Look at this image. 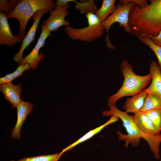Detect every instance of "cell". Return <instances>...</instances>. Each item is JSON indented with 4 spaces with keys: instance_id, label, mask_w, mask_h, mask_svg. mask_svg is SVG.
I'll return each mask as SVG.
<instances>
[{
    "instance_id": "83f0119b",
    "label": "cell",
    "mask_w": 161,
    "mask_h": 161,
    "mask_svg": "<svg viewBox=\"0 0 161 161\" xmlns=\"http://www.w3.org/2000/svg\"><path fill=\"white\" fill-rule=\"evenodd\" d=\"M160 161H161V160H160Z\"/></svg>"
},
{
    "instance_id": "8fae6325",
    "label": "cell",
    "mask_w": 161,
    "mask_h": 161,
    "mask_svg": "<svg viewBox=\"0 0 161 161\" xmlns=\"http://www.w3.org/2000/svg\"><path fill=\"white\" fill-rule=\"evenodd\" d=\"M34 106L29 101L22 100L17 107V120L11 134L12 139L21 140L20 131L22 125L28 115L32 112Z\"/></svg>"
},
{
    "instance_id": "5bb4252c",
    "label": "cell",
    "mask_w": 161,
    "mask_h": 161,
    "mask_svg": "<svg viewBox=\"0 0 161 161\" xmlns=\"http://www.w3.org/2000/svg\"><path fill=\"white\" fill-rule=\"evenodd\" d=\"M132 117L136 126L143 133L152 135L161 134V132L156 129L152 121L142 112L140 111L134 113Z\"/></svg>"
},
{
    "instance_id": "4316f807",
    "label": "cell",
    "mask_w": 161,
    "mask_h": 161,
    "mask_svg": "<svg viewBox=\"0 0 161 161\" xmlns=\"http://www.w3.org/2000/svg\"><path fill=\"white\" fill-rule=\"evenodd\" d=\"M148 37H149L155 44L161 47V32L156 36Z\"/></svg>"
},
{
    "instance_id": "2e32d148",
    "label": "cell",
    "mask_w": 161,
    "mask_h": 161,
    "mask_svg": "<svg viewBox=\"0 0 161 161\" xmlns=\"http://www.w3.org/2000/svg\"><path fill=\"white\" fill-rule=\"evenodd\" d=\"M119 119V118L115 115L111 116L110 119L106 123L94 129L90 130L78 140L69 145L66 147L61 152L63 154L65 152L70 150L77 145L91 138L95 135L100 131L102 129L106 126L113 123L117 121Z\"/></svg>"
},
{
    "instance_id": "9a60e30c",
    "label": "cell",
    "mask_w": 161,
    "mask_h": 161,
    "mask_svg": "<svg viewBox=\"0 0 161 161\" xmlns=\"http://www.w3.org/2000/svg\"><path fill=\"white\" fill-rule=\"evenodd\" d=\"M147 94L143 90L131 97L127 98L124 103L123 108L127 113L140 111L143 108Z\"/></svg>"
},
{
    "instance_id": "cb8c5ba5",
    "label": "cell",
    "mask_w": 161,
    "mask_h": 161,
    "mask_svg": "<svg viewBox=\"0 0 161 161\" xmlns=\"http://www.w3.org/2000/svg\"><path fill=\"white\" fill-rule=\"evenodd\" d=\"M17 0H0V12H4L6 15L12 12Z\"/></svg>"
},
{
    "instance_id": "484cf974",
    "label": "cell",
    "mask_w": 161,
    "mask_h": 161,
    "mask_svg": "<svg viewBox=\"0 0 161 161\" xmlns=\"http://www.w3.org/2000/svg\"><path fill=\"white\" fill-rule=\"evenodd\" d=\"M77 1L75 0H57L55 3L54 9L66 6H69V2Z\"/></svg>"
},
{
    "instance_id": "52a82bcc",
    "label": "cell",
    "mask_w": 161,
    "mask_h": 161,
    "mask_svg": "<svg viewBox=\"0 0 161 161\" xmlns=\"http://www.w3.org/2000/svg\"><path fill=\"white\" fill-rule=\"evenodd\" d=\"M41 27V34L35 47L28 55L17 62L18 66L27 63L30 64L32 69L35 70L38 68L39 63L44 58L43 53L39 54V50L44 46L47 38L52 35L46 26L42 25Z\"/></svg>"
},
{
    "instance_id": "ac0fdd59",
    "label": "cell",
    "mask_w": 161,
    "mask_h": 161,
    "mask_svg": "<svg viewBox=\"0 0 161 161\" xmlns=\"http://www.w3.org/2000/svg\"><path fill=\"white\" fill-rule=\"evenodd\" d=\"M154 109H161V97L154 94H147L143 106L140 111Z\"/></svg>"
},
{
    "instance_id": "30bf717a",
    "label": "cell",
    "mask_w": 161,
    "mask_h": 161,
    "mask_svg": "<svg viewBox=\"0 0 161 161\" xmlns=\"http://www.w3.org/2000/svg\"><path fill=\"white\" fill-rule=\"evenodd\" d=\"M7 15L0 12V45H5L11 48L20 42L23 39L19 35H14L9 27Z\"/></svg>"
},
{
    "instance_id": "ba28073f",
    "label": "cell",
    "mask_w": 161,
    "mask_h": 161,
    "mask_svg": "<svg viewBox=\"0 0 161 161\" xmlns=\"http://www.w3.org/2000/svg\"><path fill=\"white\" fill-rule=\"evenodd\" d=\"M69 6H66L51 10L50 16L46 20L42 22V25L45 26L50 32L55 31L61 27L70 25V22L65 19L69 13L67 9Z\"/></svg>"
},
{
    "instance_id": "603a6c76",
    "label": "cell",
    "mask_w": 161,
    "mask_h": 161,
    "mask_svg": "<svg viewBox=\"0 0 161 161\" xmlns=\"http://www.w3.org/2000/svg\"><path fill=\"white\" fill-rule=\"evenodd\" d=\"M63 154L61 152L52 154L24 157L16 161H58ZM10 161H15L12 160Z\"/></svg>"
},
{
    "instance_id": "e0dca14e",
    "label": "cell",
    "mask_w": 161,
    "mask_h": 161,
    "mask_svg": "<svg viewBox=\"0 0 161 161\" xmlns=\"http://www.w3.org/2000/svg\"><path fill=\"white\" fill-rule=\"evenodd\" d=\"M115 0H103L101 7L97 10L95 15L102 23L110 14H113L116 9Z\"/></svg>"
},
{
    "instance_id": "d4e9b609",
    "label": "cell",
    "mask_w": 161,
    "mask_h": 161,
    "mask_svg": "<svg viewBox=\"0 0 161 161\" xmlns=\"http://www.w3.org/2000/svg\"><path fill=\"white\" fill-rule=\"evenodd\" d=\"M118 2L123 5L130 3H133L137 4L140 8L145 7L149 4L147 1L145 0H120L118 1Z\"/></svg>"
},
{
    "instance_id": "9c48e42d",
    "label": "cell",
    "mask_w": 161,
    "mask_h": 161,
    "mask_svg": "<svg viewBox=\"0 0 161 161\" xmlns=\"http://www.w3.org/2000/svg\"><path fill=\"white\" fill-rule=\"evenodd\" d=\"M49 12L50 11L48 10H41L37 11L32 16V17L34 20V22L23 39L18 52L13 56V59L15 61L17 62L23 58L22 55L24 50L29 46L32 42L35 41L36 30L42 16L44 14Z\"/></svg>"
},
{
    "instance_id": "4fadbf2b",
    "label": "cell",
    "mask_w": 161,
    "mask_h": 161,
    "mask_svg": "<svg viewBox=\"0 0 161 161\" xmlns=\"http://www.w3.org/2000/svg\"><path fill=\"white\" fill-rule=\"evenodd\" d=\"M149 70L152 78L151 83L143 91L147 94H154L161 97V69L156 61H152Z\"/></svg>"
},
{
    "instance_id": "3957f363",
    "label": "cell",
    "mask_w": 161,
    "mask_h": 161,
    "mask_svg": "<svg viewBox=\"0 0 161 161\" xmlns=\"http://www.w3.org/2000/svg\"><path fill=\"white\" fill-rule=\"evenodd\" d=\"M133 68L126 59L122 61L120 69L124 78L123 82L118 91L109 97L108 103L115 104L117 100L123 97L137 94L151 82L152 78L150 73L145 75H139L134 72Z\"/></svg>"
},
{
    "instance_id": "7a4b0ae2",
    "label": "cell",
    "mask_w": 161,
    "mask_h": 161,
    "mask_svg": "<svg viewBox=\"0 0 161 161\" xmlns=\"http://www.w3.org/2000/svg\"><path fill=\"white\" fill-rule=\"evenodd\" d=\"M108 105L110 109L103 111L102 114L104 117L115 115L121 120L127 134H123L120 131H117L116 133L118 135L119 140L125 141L124 147L127 148L130 144L133 146L138 147L140 143L141 138H143L148 143L155 159L159 160L160 157V147L161 143V134L152 135L143 133L136 125L133 120L132 115H129L125 111L119 110L114 104L108 103Z\"/></svg>"
},
{
    "instance_id": "44dd1931",
    "label": "cell",
    "mask_w": 161,
    "mask_h": 161,
    "mask_svg": "<svg viewBox=\"0 0 161 161\" xmlns=\"http://www.w3.org/2000/svg\"><path fill=\"white\" fill-rule=\"evenodd\" d=\"M75 8L80 11L81 14L92 13L95 14L97 8L95 3V1L90 0L86 2H79L77 1L76 2Z\"/></svg>"
},
{
    "instance_id": "277c9868",
    "label": "cell",
    "mask_w": 161,
    "mask_h": 161,
    "mask_svg": "<svg viewBox=\"0 0 161 161\" xmlns=\"http://www.w3.org/2000/svg\"><path fill=\"white\" fill-rule=\"evenodd\" d=\"M55 3L52 0H17L13 11L7 16L8 18L18 20L20 26L18 35L23 39L26 35V28L30 18L39 10L50 11L54 8Z\"/></svg>"
},
{
    "instance_id": "6da1fadb",
    "label": "cell",
    "mask_w": 161,
    "mask_h": 161,
    "mask_svg": "<svg viewBox=\"0 0 161 161\" xmlns=\"http://www.w3.org/2000/svg\"><path fill=\"white\" fill-rule=\"evenodd\" d=\"M149 1L145 7L133 3L131 9L129 23L133 36L155 37L161 32V0Z\"/></svg>"
},
{
    "instance_id": "d6986e66",
    "label": "cell",
    "mask_w": 161,
    "mask_h": 161,
    "mask_svg": "<svg viewBox=\"0 0 161 161\" xmlns=\"http://www.w3.org/2000/svg\"><path fill=\"white\" fill-rule=\"evenodd\" d=\"M31 67L27 63L24 65L19 66L14 71L7 74L4 77L0 78V85L11 81L16 78L22 75L23 72L26 70H29Z\"/></svg>"
},
{
    "instance_id": "7c38bea8",
    "label": "cell",
    "mask_w": 161,
    "mask_h": 161,
    "mask_svg": "<svg viewBox=\"0 0 161 161\" xmlns=\"http://www.w3.org/2000/svg\"><path fill=\"white\" fill-rule=\"evenodd\" d=\"M21 84L14 85L11 83L0 85V90L4 95L5 100L10 103L12 107L16 108L22 100L20 98L22 92Z\"/></svg>"
},
{
    "instance_id": "8992f818",
    "label": "cell",
    "mask_w": 161,
    "mask_h": 161,
    "mask_svg": "<svg viewBox=\"0 0 161 161\" xmlns=\"http://www.w3.org/2000/svg\"><path fill=\"white\" fill-rule=\"evenodd\" d=\"M133 4V3H130L123 5L119 4L115 12L102 23V25L107 34L111 26L115 23H118L120 26L123 27L126 32L129 33H132L129 21V14Z\"/></svg>"
},
{
    "instance_id": "7402d4cb",
    "label": "cell",
    "mask_w": 161,
    "mask_h": 161,
    "mask_svg": "<svg viewBox=\"0 0 161 161\" xmlns=\"http://www.w3.org/2000/svg\"><path fill=\"white\" fill-rule=\"evenodd\" d=\"M152 121L156 129L161 131V109H154L142 111Z\"/></svg>"
},
{
    "instance_id": "ffe728a7",
    "label": "cell",
    "mask_w": 161,
    "mask_h": 161,
    "mask_svg": "<svg viewBox=\"0 0 161 161\" xmlns=\"http://www.w3.org/2000/svg\"><path fill=\"white\" fill-rule=\"evenodd\" d=\"M137 37L141 42L148 46L154 53L158 59V64L161 69V47L155 44L147 36L140 35Z\"/></svg>"
},
{
    "instance_id": "5b68a950",
    "label": "cell",
    "mask_w": 161,
    "mask_h": 161,
    "mask_svg": "<svg viewBox=\"0 0 161 161\" xmlns=\"http://www.w3.org/2000/svg\"><path fill=\"white\" fill-rule=\"evenodd\" d=\"M85 16L88 23L87 27L76 29L69 25L65 28V32L72 40L90 42L100 38L103 34L105 29L95 14L89 13Z\"/></svg>"
}]
</instances>
